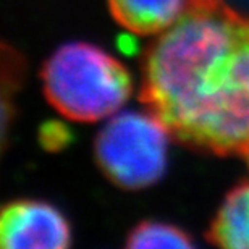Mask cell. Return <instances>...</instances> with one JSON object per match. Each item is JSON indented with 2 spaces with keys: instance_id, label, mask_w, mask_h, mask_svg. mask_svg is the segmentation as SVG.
<instances>
[{
  "instance_id": "obj_1",
  "label": "cell",
  "mask_w": 249,
  "mask_h": 249,
  "mask_svg": "<svg viewBox=\"0 0 249 249\" xmlns=\"http://www.w3.org/2000/svg\"><path fill=\"white\" fill-rule=\"evenodd\" d=\"M141 101L178 141L215 154L249 144V17L186 0L142 62Z\"/></svg>"
},
{
  "instance_id": "obj_2",
  "label": "cell",
  "mask_w": 249,
  "mask_h": 249,
  "mask_svg": "<svg viewBox=\"0 0 249 249\" xmlns=\"http://www.w3.org/2000/svg\"><path fill=\"white\" fill-rule=\"evenodd\" d=\"M49 102L70 120L96 122L112 117L131 92L123 65L84 42L58 47L42 68Z\"/></svg>"
},
{
  "instance_id": "obj_3",
  "label": "cell",
  "mask_w": 249,
  "mask_h": 249,
  "mask_svg": "<svg viewBox=\"0 0 249 249\" xmlns=\"http://www.w3.org/2000/svg\"><path fill=\"white\" fill-rule=\"evenodd\" d=\"M168 128L156 113H113L96 138V157L118 186L146 188L165 168Z\"/></svg>"
},
{
  "instance_id": "obj_4",
  "label": "cell",
  "mask_w": 249,
  "mask_h": 249,
  "mask_svg": "<svg viewBox=\"0 0 249 249\" xmlns=\"http://www.w3.org/2000/svg\"><path fill=\"white\" fill-rule=\"evenodd\" d=\"M0 245L5 249L67 248L70 228L62 213L51 204L21 199L3 207Z\"/></svg>"
},
{
  "instance_id": "obj_5",
  "label": "cell",
  "mask_w": 249,
  "mask_h": 249,
  "mask_svg": "<svg viewBox=\"0 0 249 249\" xmlns=\"http://www.w3.org/2000/svg\"><path fill=\"white\" fill-rule=\"evenodd\" d=\"M186 0H108L113 18L138 34H156L180 17Z\"/></svg>"
},
{
  "instance_id": "obj_6",
  "label": "cell",
  "mask_w": 249,
  "mask_h": 249,
  "mask_svg": "<svg viewBox=\"0 0 249 249\" xmlns=\"http://www.w3.org/2000/svg\"><path fill=\"white\" fill-rule=\"evenodd\" d=\"M207 236L217 246L249 249V183L228 194Z\"/></svg>"
},
{
  "instance_id": "obj_7",
  "label": "cell",
  "mask_w": 249,
  "mask_h": 249,
  "mask_svg": "<svg viewBox=\"0 0 249 249\" xmlns=\"http://www.w3.org/2000/svg\"><path fill=\"white\" fill-rule=\"evenodd\" d=\"M128 248H189L193 241L180 228L162 222H142L133 228L126 240Z\"/></svg>"
},
{
  "instance_id": "obj_8",
  "label": "cell",
  "mask_w": 249,
  "mask_h": 249,
  "mask_svg": "<svg viewBox=\"0 0 249 249\" xmlns=\"http://www.w3.org/2000/svg\"><path fill=\"white\" fill-rule=\"evenodd\" d=\"M243 156H246V159H248V165H249V144H248V147H246V151H245V154Z\"/></svg>"
}]
</instances>
